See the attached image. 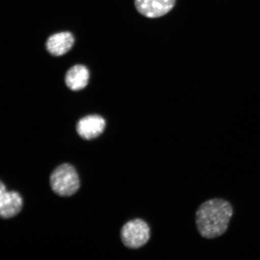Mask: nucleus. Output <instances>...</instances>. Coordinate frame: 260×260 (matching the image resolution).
Wrapping results in <instances>:
<instances>
[{
    "mask_svg": "<svg viewBox=\"0 0 260 260\" xmlns=\"http://www.w3.org/2000/svg\"><path fill=\"white\" fill-rule=\"evenodd\" d=\"M232 205L226 200L216 198L201 205L196 213V224L201 236L213 239L226 232L233 216Z\"/></svg>",
    "mask_w": 260,
    "mask_h": 260,
    "instance_id": "nucleus-1",
    "label": "nucleus"
},
{
    "mask_svg": "<svg viewBox=\"0 0 260 260\" xmlns=\"http://www.w3.org/2000/svg\"><path fill=\"white\" fill-rule=\"evenodd\" d=\"M106 127L105 119L99 115L84 117L77 123V132L81 138L92 140L102 134Z\"/></svg>",
    "mask_w": 260,
    "mask_h": 260,
    "instance_id": "nucleus-6",
    "label": "nucleus"
},
{
    "mask_svg": "<svg viewBox=\"0 0 260 260\" xmlns=\"http://www.w3.org/2000/svg\"><path fill=\"white\" fill-rule=\"evenodd\" d=\"M89 79V71L86 67L77 64L68 71L65 76V83L68 88L74 91L83 89Z\"/></svg>",
    "mask_w": 260,
    "mask_h": 260,
    "instance_id": "nucleus-8",
    "label": "nucleus"
},
{
    "mask_svg": "<svg viewBox=\"0 0 260 260\" xmlns=\"http://www.w3.org/2000/svg\"><path fill=\"white\" fill-rule=\"evenodd\" d=\"M177 0H135L136 10L148 18H158L171 12Z\"/></svg>",
    "mask_w": 260,
    "mask_h": 260,
    "instance_id": "nucleus-4",
    "label": "nucleus"
},
{
    "mask_svg": "<svg viewBox=\"0 0 260 260\" xmlns=\"http://www.w3.org/2000/svg\"><path fill=\"white\" fill-rule=\"evenodd\" d=\"M50 186L52 190L58 196H72L80 187L79 174L73 165L64 164L58 166L52 172Z\"/></svg>",
    "mask_w": 260,
    "mask_h": 260,
    "instance_id": "nucleus-2",
    "label": "nucleus"
},
{
    "mask_svg": "<svg viewBox=\"0 0 260 260\" xmlns=\"http://www.w3.org/2000/svg\"><path fill=\"white\" fill-rule=\"evenodd\" d=\"M23 201L20 194L15 191H8L3 182L0 184V216L2 218H12L20 213Z\"/></svg>",
    "mask_w": 260,
    "mask_h": 260,
    "instance_id": "nucleus-5",
    "label": "nucleus"
},
{
    "mask_svg": "<svg viewBox=\"0 0 260 260\" xmlns=\"http://www.w3.org/2000/svg\"><path fill=\"white\" fill-rule=\"evenodd\" d=\"M74 43L73 35L70 32H61L51 36L46 42L47 51L54 56L66 54L73 47Z\"/></svg>",
    "mask_w": 260,
    "mask_h": 260,
    "instance_id": "nucleus-7",
    "label": "nucleus"
},
{
    "mask_svg": "<svg viewBox=\"0 0 260 260\" xmlns=\"http://www.w3.org/2000/svg\"><path fill=\"white\" fill-rule=\"evenodd\" d=\"M150 228L145 220L135 219L123 226L121 232L122 242L126 248L137 249L145 246L150 239Z\"/></svg>",
    "mask_w": 260,
    "mask_h": 260,
    "instance_id": "nucleus-3",
    "label": "nucleus"
}]
</instances>
